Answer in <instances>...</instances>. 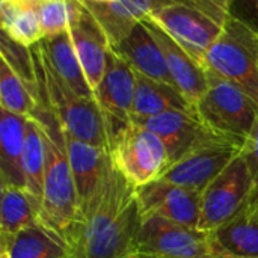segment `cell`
I'll use <instances>...</instances> for the list:
<instances>
[{"label":"cell","mask_w":258,"mask_h":258,"mask_svg":"<svg viewBox=\"0 0 258 258\" xmlns=\"http://www.w3.org/2000/svg\"><path fill=\"white\" fill-rule=\"evenodd\" d=\"M252 177L243 154L237 156L201 194L200 231L213 233L251 200Z\"/></svg>","instance_id":"9c48e42d"},{"label":"cell","mask_w":258,"mask_h":258,"mask_svg":"<svg viewBox=\"0 0 258 258\" xmlns=\"http://www.w3.org/2000/svg\"><path fill=\"white\" fill-rule=\"evenodd\" d=\"M132 122L157 135L168 153V166L198 145L218 138L206 128L195 112H168L151 118H133Z\"/></svg>","instance_id":"5bb4252c"},{"label":"cell","mask_w":258,"mask_h":258,"mask_svg":"<svg viewBox=\"0 0 258 258\" xmlns=\"http://www.w3.org/2000/svg\"><path fill=\"white\" fill-rule=\"evenodd\" d=\"M135 258H225V255L216 249L210 233L151 216L141 222Z\"/></svg>","instance_id":"ba28073f"},{"label":"cell","mask_w":258,"mask_h":258,"mask_svg":"<svg viewBox=\"0 0 258 258\" xmlns=\"http://www.w3.org/2000/svg\"><path fill=\"white\" fill-rule=\"evenodd\" d=\"M62 135L67 147L68 160L76 180L79 204H80L92 195L100 180L103 178L110 153L109 150L94 147L88 142L74 138L63 127H62Z\"/></svg>","instance_id":"ac0fdd59"},{"label":"cell","mask_w":258,"mask_h":258,"mask_svg":"<svg viewBox=\"0 0 258 258\" xmlns=\"http://www.w3.org/2000/svg\"><path fill=\"white\" fill-rule=\"evenodd\" d=\"M103 29L112 47L121 44L135 27L150 17L159 0H82Z\"/></svg>","instance_id":"2e32d148"},{"label":"cell","mask_w":258,"mask_h":258,"mask_svg":"<svg viewBox=\"0 0 258 258\" xmlns=\"http://www.w3.org/2000/svg\"><path fill=\"white\" fill-rule=\"evenodd\" d=\"M42 39L70 30V0H36Z\"/></svg>","instance_id":"83f0119b"},{"label":"cell","mask_w":258,"mask_h":258,"mask_svg":"<svg viewBox=\"0 0 258 258\" xmlns=\"http://www.w3.org/2000/svg\"><path fill=\"white\" fill-rule=\"evenodd\" d=\"M203 68L239 86L258 103V35L239 20L228 17L207 50Z\"/></svg>","instance_id":"8992f818"},{"label":"cell","mask_w":258,"mask_h":258,"mask_svg":"<svg viewBox=\"0 0 258 258\" xmlns=\"http://www.w3.org/2000/svg\"><path fill=\"white\" fill-rule=\"evenodd\" d=\"M0 243L11 240L24 228L39 222V212L24 189L2 183Z\"/></svg>","instance_id":"d4e9b609"},{"label":"cell","mask_w":258,"mask_h":258,"mask_svg":"<svg viewBox=\"0 0 258 258\" xmlns=\"http://www.w3.org/2000/svg\"><path fill=\"white\" fill-rule=\"evenodd\" d=\"M3 258H67L68 248L62 237L50 231L41 222L33 224L11 240L0 243Z\"/></svg>","instance_id":"603a6c76"},{"label":"cell","mask_w":258,"mask_h":258,"mask_svg":"<svg viewBox=\"0 0 258 258\" xmlns=\"http://www.w3.org/2000/svg\"><path fill=\"white\" fill-rule=\"evenodd\" d=\"M39 47L44 56L48 59L50 65L54 68V71L63 79V82L76 94H79L83 98L95 100V95L86 80V76L83 73V68L74 50L70 30L60 35L42 39L39 42Z\"/></svg>","instance_id":"7402d4cb"},{"label":"cell","mask_w":258,"mask_h":258,"mask_svg":"<svg viewBox=\"0 0 258 258\" xmlns=\"http://www.w3.org/2000/svg\"><path fill=\"white\" fill-rule=\"evenodd\" d=\"M160 47L175 88L195 106L207 89V71L151 17L142 20Z\"/></svg>","instance_id":"9a60e30c"},{"label":"cell","mask_w":258,"mask_h":258,"mask_svg":"<svg viewBox=\"0 0 258 258\" xmlns=\"http://www.w3.org/2000/svg\"><path fill=\"white\" fill-rule=\"evenodd\" d=\"M70 35L74 50L95 95L106 71L110 44L103 29L82 0H70Z\"/></svg>","instance_id":"4fadbf2b"},{"label":"cell","mask_w":258,"mask_h":258,"mask_svg":"<svg viewBox=\"0 0 258 258\" xmlns=\"http://www.w3.org/2000/svg\"><path fill=\"white\" fill-rule=\"evenodd\" d=\"M210 236L216 249L225 257L258 258V216L249 203Z\"/></svg>","instance_id":"ffe728a7"},{"label":"cell","mask_w":258,"mask_h":258,"mask_svg":"<svg viewBox=\"0 0 258 258\" xmlns=\"http://www.w3.org/2000/svg\"><path fill=\"white\" fill-rule=\"evenodd\" d=\"M23 172L26 180V192L32 203L41 213L42 194H44V174H45V150L38 124L29 118L24 136L23 153Z\"/></svg>","instance_id":"4316f807"},{"label":"cell","mask_w":258,"mask_h":258,"mask_svg":"<svg viewBox=\"0 0 258 258\" xmlns=\"http://www.w3.org/2000/svg\"><path fill=\"white\" fill-rule=\"evenodd\" d=\"M168 112H195V109L177 88L136 73L133 118H151Z\"/></svg>","instance_id":"44dd1931"},{"label":"cell","mask_w":258,"mask_h":258,"mask_svg":"<svg viewBox=\"0 0 258 258\" xmlns=\"http://www.w3.org/2000/svg\"><path fill=\"white\" fill-rule=\"evenodd\" d=\"M215 136L245 147L258 119V103L239 86L207 71V89L194 106Z\"/></svg>","instance_id":"5b68a950"},{"label":"cell","mask_w":258,"mask_h":258,"mask_svg":"<svg viewBox=\"0 0 258 258\" xmlns=\"http://www.w3.org/2000/svg\"><path fill=\"white\" fill-rule=\"evenodd\" d=\"M0 26L6 38L24 48H32L42 41L36 0H2Z\"/></svg>","instance_id":"cb8c5ba5"},{"label":"cell","mask_w":258,"mask_h":258,"mask_svg":"<svg viewBox=\"0 0 258 258\" xmlns=\"http://www.w3.org/2000/svg\"><path fill=\"white\" fill-rule=\"evenodd\" d=\"M230 15L258 35V0H230Z\"/></svg>","instance_id":"f1b7e54d"},{"label":"cell","mask_w":258,"mask_h":258,"mask_svg":"<svg viewBox=\"0 0 258 258\" xmlns=\"http://www.w3.org/2000/svg\"><path fill=\"white\" fill-rule=\"evenodd\" d=\"M0 258H3V257H0Z\"/></svg>","instance_id":"d6a6232c"},{"label":"cell","mask_w":258,"mask_h":258,"mask_svg":"<svg viewBox=\"0 0 258 258\" xmlns=\"http://www.w3.org/2000/svg\"><path fill=\"white\" fill-rule=\"evenodd\" d=\"M109 153L116 169L138 189L159 180L168 168L162 139L135 122L110 139Z\"/></svg>","instance_id":"52a82bcc"},{"label":"cell","mask_w":258,"mask_h":258,"mask_svg":"<svg viewBox=\"0 0 258 258\" xmlns=\"http://www.w3.org/2000/svg\"><path fill=\"white\" fill-rule=\"evenodd\" d=\"M0 181L26 190L23 153L27 119L0 109Z\"/></svg>","instance_id":"d6986e66"},{"label":"cell","mask_w":258,"mask_h":258,"mask_svg":"<svg viewBox=\"0 0 258 258\" xmlns=\"http://www.w3.org/2000/svg\"><path fill=\"white\" fill-rule=\"evenodd\" d=\"M112 50L121 56L136 73L175 88L165 56L151 32L142 21L121 44L112 47Z\"/></svg>","instance_id":"e0dca14e"},{"label":"cell","mask_w":258,"mask_h":258,"mask_svg":"<svg viewBox=\"0 0 258 258\" xmlns=\"http://www.w3.org/2000/svg\"><path fill=\"white\" fill-rule=\"evenodd\" d=\"M242 151L243 147L236 142L213 138L168 166L159 181L203 194L204 189L242 154Z\"/></svg>","instance_id":"30bf717a"},{"label":"cell","mask_w":258,"mask_h":258,"mask_svg":"<svg viewBox=\"0 0 258 258\" xmlns=\"http://www.w3.org/2000/svg\"><path fill=\"white\" fill-rule=\"evenodd\" d=\"M138 200L142 219L157 216L190 230H200L201 192L156 180L138 189Z\"/></svg>","instance_id":"7c38bea8"},{"label":"cell","mask_w":258,"mask_h":258,"mask_svg":"<svg viewBox=\"0 0 258 258\" xmlns=\"http://www.w3.org/2000/svg\"><path fill=\"white\" fill-rule=\"evenodd\" d=\"M141 222L138 187L109 157L103 178L79 204L65 234L67 258H135Z\"/></svg>","instance_id":"6da1fadb"},{"label":"cell","mask_w":258,"mask_h":258,"mask_svg":"<svg viewBox=\"0 0 258 258\" xmlns=\"http://www.w3.org/2000/svg\"><path fill=\"white\" fill-rule=\"evenodd\" d=\"M150 17L203 67L230 17V0H159Z\"/></svg>","instance_id":"277c9868"},{"label":"cell","mask_w":258,"mask_h":258,"mask_svg":"<svg viewBox=\"0 0 258 258\" xmlns=\"http://www.w3.org/2000/svg\"><path fill=\"white\" fill-rule=\"evenodd\" d=\"M36 80L26 82L8 60H0V109L14 115L32 118L36 112Z\"/></svg>","instance_id":"484cf974"},{"label":"cell","mask_w":258,"mask_h":258,"mask_svg":"<svg viewBox=\"0 0 258 258\" xmlns=\"http://www.w3.org/2000/svg\"><path fill=\"white\" fill-rule=\"evenodd\" d=\"M135 91V70L110 48L103 80L95 91V101L104 115L110 139L132 124Z\"/></svg>","instance_id":"8fae6325"},{"label":"cell","mask_w":258,"mask_h":258,"mask_svg":"<svg viewBox=\"0 0 258 258\" xmlns=\"http://www.w3.org/2000/svg\"><path fill=\"white\" fill-rule=\"evenodd\" d=\"M35 79L41 86L44 100L60 125L74 138L94 147L110 150V138L104 115L95 100L76 94L54 71L41 51L39 44L29 48Z\"/></svg>","instance_id":"3957f363"},{"label":"cell","mask_w":258,"mask_h":258,"mask_svg":"<svg viewBox=\"0 0 258 258\" xmlns=\"http://www.w3.org/2000/svg\"><path fill=\"white\" fill-rule=\"evenodd\" d=\"M225 258H233V257H225Z\"/></svg>","instance_id":"1f68e13d"},{"label":"cell","mask_w":258,"mask_h":258,"mask_svg":"<svg viewBox=\"0 0 258 258\" xmlns=\"http://www.w3.org/2000/svg\"><path fill=\"white\" fill-rule=\"evenodd\" d=\"M36 100L38 107L32 119L38 124L45 150L44 194L39 222L65 240V234L79 209L77 186L68 160L60 122L47 106L42 94H38Z\"/></svg>","instance_id":"7a4b0ae2"},{"label":"cell","mask_w":258,"mask_h":258,"mask_svg":"<svg viewBox=\"0 0 258 258\" xmlns=\"http://www.w3.org/2000/svg\"><path fill=\"white\" fill-rule=\"evenodd\" d=\"M249 207L254 210V213L258 216V200H255L254 203H249Z\"/></svg>","instance_id":"4dcf8cb0"},{"label":"cell","mask_w":258,"mask_h":258,"mask_svg":"<svg viewBox=\"0 0 258 258\" xmlns=\"http://www.w3.org/2000/svg\"><path fill=\"white\" fill-rule=\"evenodd\" d=\"M242 154L248 163V168H249V172L252 177L254 187H252V195H251L249 203H254L255 200H258V119L249 139L246 141V144L243 147Z\"/></svg>","instance_id":"f546056e"}]
</instances>
